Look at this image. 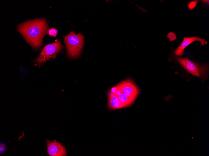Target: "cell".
<instances>
[{"label": "cell", "instance_id": "obj_1", "mask_svg": "<svg viewBox=\"0 0 209 156\" xmlns=\"http://www.w3.org/2000/svg\"><path fill=\"white\" fill-rule=\"evenodd\" d=\"M48 25L45 19L30 20L19 24L18 31L25 40L34 48L38 49L42 45L43 38L46 33Z\"/></svg>", "mask_w": 209, "mask_h": 156}, {"label": "cell", "instance_id": "obj_2", "mask_svg": "<svg viewBox=\"0 0 209 156\" xmlns=\"http://www.w3.org/2000/svg\"><path fill=\"white\" fill-rule=\"evenodd\" d=\"M176 60L191 74L200 78L202 81L208 79L209 66L192 61L186 58L176 56Z\"/></svg>", "mask_w": 209, "mask_h": 156}, {"label": "cell", "instance_id": "obj_3", "mask_svg": "<svg viewBox=\"0 0 209 156\" xmlns=\"http://www.w3.org/2000/svg\"><path fill=\"white\" fill-rule=\"evenodd\" d=\"M84 38L81 33L76 34L74 31L64 36V42L69 57L75 58L79 56L83 46Z\"/></svg>", "mask_w": 209, "mask_h": 156}, {"label": "cell", "instance_id": "obj_4", "mask_svg": "<svg viewBox=\"0 0 209 156\" xmlns=\"http://www.w3.org/2000/svg\"><path fill=\"white\" fill-rule=\"evenodd\" d=\"M111 90H115L124 94L135 102L139 93V89L134 82L130 79H126L115 86Z\"/></svg>", "mask_w": 209, "mask_h": 156}, {"label": "cell", "instance_id": "obj_5", "mask_svg": "<svg viewBox=\"0 0 209 156\" xmlns=\"http://www.w3.org/2000/svg\"><path fill=\"white\" fill-rule=\"evenodd\" d=\"M63 46L59 41L46 45L43 49L39 56L34 61L40 65L51 58H55L57 54L61 51Z\"/></svg>", "mask_w": 209, "mask_h": 156}, {"label": "cell", "instance_id": "obj_6", "mask_svg": "<svg viewBox=\"0 0 209 156\" xmlns=\"http://www.w3.org/2000/svg\"><path fill=\"white\" fill-rule=\"evenodd\" d=\"M47 150L50 156H65L67 154L65 147L59 142L55 141L46 140Z\"/></svg>", "mask_w": 209, "mask_h": 156}, {"label": "cell", "instance_id": "obj_7", "mask_svg": "<svg viewBox=\"0 0 209 156\" xmlns=\"http://www.w3.org/2000/svg\"><path fill=\"white\" fill-rule=\"evenodd\" d=\"M196 41L200 42L201 47L206 45L207 44V42L204 39L198 36L184 37L181 44L174 51V54L177 56H183L184 54V50L186 47L193 42Z\"/></svg>", "mask_w": 209, "mask_h": 156}, {"label": "cell", "instance_id": "obj_8", "mask_svg": "<svg viewBox=\"0 0 209 156\" xmlns=\"http://www.w3.org/2000/svg\"><path fill=\"white\" fill-rule=\"evenodd\" d=\"M108 106L109 109H116L125 107L114 92L110 91L108 94Z\"/></svg>", "mask_w": 209, "mask_h": 156}, {"label": "cell", "instance_id": "obj_9", "mask_svg": "<svg viewBox=\"0 0 209 156\" xmlns=\"http://www.w3.org/2000/svg\"><path fill=\"white\" fill-rule=\"evenodd\" d=\"M110 91L114 92L116 94L119 100L125 105V107L131 106L134 102V101L124 94L120 93L117 91L111 89Z\"/></svg>", "mask_w": 209, "mask_h": 156}, {"label": "cell", "instance_id": "obj_10", "mask_svg": "<svg viewBox=\"0 0 209 156\" xmlns=\"http://www.w3.org/2000/svg\"><path fill=\"white\" fill-rule=\"evenodd\" d=\"M167 37L169 38V40L173 41L176 39V36L175 34L173 32L169 33L167 35Z\"/></svg>", "mask_w": 209, "mask_h": 156}, {"label": "cell", "instance_id": "obj_11", "mask_svg": "<svg viewBox=\"0 0 209 156\" xmlns=\"http://www.w3.org/2000/svg\"><path fill=\"white\" fill-rule=\"evenodd\" d=\"M48 34L51 36H55L57 34V31L52 28L49 30Z\"/></svg>", "mask_w": 209, "mask_h": 156}, {"label": "cell", "instance_id": "obj_12", "mask_svg": "<svg viewBox=\"0 0 209 156\" xmlns=\"http://www.w3.org/2000/svg\"><path fill=\"white\" fill-rule=\"evenodd\" d=\"M198 2L197 1L190 2L188 4V7L189 9H192L196 6Z\"/></svg>", "mask_w": 209, "mask_h": 156}, {"label": "cell", "instance_id": "obj_13", "mask_svg": "<svg viewBox=\"0 0 209 156\" xmlns=\"http://www.w3.org/2000/svg\"><path fill=\"white\" fill-rule=\"evenodd\" d=\"M5 144H3V143H0V153L1 154L4 151V150H5Z\"/></svg>", "mask_w": 209, "mask_h": 156}, {"label": "cell", "instance_id": "obj_14", "mask_svg": "<svg viewBox=\"0 0 209 156\" xmlns=\"http://www.w3.org/2000/svg\"><path fill=\"white\" fill-rule=\"evenodd\" d=\"M201 1L205 4H209V0H201Z\"/></svg>", "mask_w": 209, "mask_h": 156}]
</instances>
